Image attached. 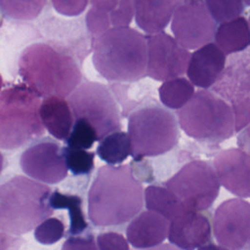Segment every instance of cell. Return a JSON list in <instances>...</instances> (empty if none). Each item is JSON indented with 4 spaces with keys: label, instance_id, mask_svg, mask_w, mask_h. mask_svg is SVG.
Returning <instances> with one entry per match:
<instances>
[{
    "label": "cell",
    "instance_id": "cell-22",
    "mask_svg": "<svg viewBox=\"0 0 250 250\" xmlns=\"http://www.w3.org/2000/svg\"><path fill=\"white\" fill-rule=\"evenodd\" d=\"M215 44L227 56L245 50L250 42L249 22L244 17L220 23L214 34Z\"/></svg>",
    "mask_w": 250,
    "mask_h": 250
},
{
    "label": "cell",
    "instance_id": "cell-7",
    "mask_svg": "<svg viewBox=\"0 0 250 250\" xmlns=\"http://www.w3.org/2000/svg\"><path fill=\"white\" fill-rule=\"evenodd\" d=\"M131 155L135 161L158 156L171 150L180 138L175 115L158 105H146L133 111L128 119Z\"/></svg>",
    "mask_w": 250,
    "mask_h": 250
},
{
    "label": "cell",
    "instance_id": "cell-12",
    "mask_svg": "<svg viewBox=\"0 0 250 250\" xmlns=\"http://www.w3.org/2000/svg\"><path fill=\"white\" fill-rule=\"evenodd\" d=\"M213 232L219 244L229 250H249V202L241 198L223 201L215 210Z\"/></svg>",
    "mask_w": 250,
    "mask_h": 250
},
{
    "label": "cell",
    "instance_id": "cell-34",
    "mask_svg": "<svg viewBox=\"0 0 250 250\" xmlns=\"http://www.w3.org/2000/svg\"><path fill=\"white\" fill-rule=\"evenodd\" d=\"M62 250H98L92 235L69 236L62 246Z\"/></svg>",
    "mask_w": 250,
    "mask_h": 250
},
{
    "label": "cell",
    "instance_id": "cell-37",
    "mask_svg": "<svg viewBox=\"0 0 250 250\" xmlns=\"http://www.w3.org/2000/svg\"><path fill=\"white\" fill-rule=\"evenodd\" d=\"M198 250H229V249H227L221 245H215V244L209 243V244H205V245L199 247Z\"/></svg>",
    "mask_w": 250,
    "mask_h": 250
},
{
    "label": "cell",
    "instance_id": "cell-15",
    "mask_svg": "<svg viewBox=\"0 0 250 250\" xmlns=\"http://www.w3.org/2000/svg\"><path fill=\"white\" fill-rule=\"evenodd\" d=\"M167 236L181 250H194L210 241L211 225L203 214L183 210L169 221Z\"/></svg>",
    "mask_w": 250,
    "mask_h": 250
},
{
    "label": "cell",
    "instance_id": "cell-28",
    "mask_svg": "<svg viewBox=\"0 0 250 250\" xmlns=\"http://www.w3.org/2000/svg\"><path fill=\"white\" fill-rule=\"evenodd\" d=\"M62 155L67 170L74 176L90 175L95 167V153L86 149L71 148L64 146L62 148Z\"/></svg>",
    "mask_w": 250,
    "mask_h": 250
},
{
    "label": "cell",
    "instance_id": "cell-1",
    "mask_svg": "<svg viewBox=\"0 0 250 250\" xmlns=\"http://www.w3.org/2000/svg\"><path fill=\"white\" fill-rule=\"evenodd\" d=\"M144 207V188L131 165H104L88 192V217L96 227L120 226Z\"/></svg>",
    "mask_w": 250,
    "mask_h": 250
},
{
    "label": "cell",
    "instance_id": "cell-4",
    "mask_svg": "<svg viewBox=\"0 0 250 250\" xmlns=\"http://www.w3.org/2000/svg\"><path fill=\"white\" fill-rule=\"evenodd\" d=\"M51 188L24 176L0 185V229L23 234L53 214L49 205Z\"/></svg>",
    "mask_w": 250,
    "mask_h": 250
},
{
    "label": "cell",
    "instance_id": "cell-38",
    "mask_svg": "<svg viewBox=\"0 0 250 250\" xmlns=\"http://www.w3.org/2000/svg\"><path fill=\"white\" fill-rule=\"evenodd\" d=\"M3 165H4V158H3L2 153L0 152V174H1L2 169H3Z\"/></svg>",
    "mask_w": 250,
    "mask_h": 250
},
{
    "label": "cell",
    "instance_id": "cell-39",
    "mask_svg": "<svg viewBox=\"0 0 250 250\" xmlns=\"http://www.w3.org/2000/svg\"><path fill=\"white\" fill-rule=\"evenodd\" d=\"M2 86H3V79H2V76H1V74H0V91H1Z\"/></svg>",
    "mask_w": 250,
    "mask_h": 250
},
{
    "label": "cell",
    "instance_id": "cell-8",
    "mask_svg": "<svg viewBox=\"0 0 250 250\" xmlns=\"http://www.w3.org/2000/svg\"><path fill=\"white\" fill-rule=\"evenodd\" d=\"M74 119L82 118L94 128L98 141L120 131L121 117L117 102L108 87L99 82H83L66 101Z\"/></svg>",
    "mask_w": 250,
    "mask_h": 250
},
{
    "label": "cell",
    "instance_id": "cell-32",
    "mask_svg": "<svg viewBox=\"0 0 250 250\" xmlns=\"http://www.w3.org/2000/svg\"><path fill=\"white\" fill-rule=\"evenodd\" d=\"M97 244L98 250H130L125 237L114 231L100 233L97 237Z\"/></svg>",
    "mask_w": 250,
    "mask_h": 250
},
{
    "label": "cell",
    "instance_id": "cell-35",
    "mask_svg": "<svg viewBox=\"0 0 250 250\" xmlns=\"http://www.w3.org/2000/svg\"><path fill=\"white\" fill-rule=\"evenodd\" d=\"M19 240L0 232V250H18Z\"/></svg>",
    "mask_w": 250,
    "mask_h": 250
},
{
    "label": "cell",
    "instance_id": "cell-27",
    "mask_svg": "<svg viewBox=\"0 0 250 250\" xmlns=\"http://www.w3.org/2000/svg\"><path fill=\"white\" fill-rule=\"evenodd\" d=\"M45 3L46 0H0V7L13 19L30 21L41 13Z\"/></svg>",
    "mask_w": 250,
    "mask_h": 250
},
{
    "label": "cell",
    "instance_id": "cell-10",
    "mask_svg": "<svg viewBox=\"0 0 250 250\" xmlns=\"http://www.w3.org/2000/svg\"><path fill=\"white\" fill-rule=\"evenodd\" d=\"M171 30L181 46L197 49L212 42L216 22L203 0H180L172 16Z\"/></svg>",
    "mask_w": 250,
    "mask_h": 250
},
{
    "label": "cell",
    "instance_id": "cell-17",
    "mask_svg": "<svg viewBox=\"0 0 250 250\" xmlns=\"http://www.w3.org/2000/svg\"><path fill=\"white\" fill-rule=\"evenodd\" d=\"M226 55L213 42L197 48L192 54L187 67L188 81L201 89L212 87L226 66Z\"/></svg>",
    "mask_w": 250,
    "mask_h": 250
},
{
    "label": "cell",
    "instance_id": "cell-24",
    "mask_svg": "<svg viewBox=\"0 0 250 250\" xmlns=\"http://www.w3.org/2000/svg\"><path fill=\"white\" fill-rule=\"evenodd\" d=\"M144 201L147 210L155 212L170 221L179 212L186 210L179 199L166 187L151 185L144 191Z\"/></svg>",
    "mask_w": 250,
    "mask_h": 250
},
{
    "label": "cell",
    "instance_id": "cell-11",
    "mask_svg": "<svg viewBox=\"0 0 250 250\" xmlns=\"http://www.w3.org/2000/svg\"><path fill=\"white\" fill-rule=\"evenodd\" d=\"M146 75L157 81L180 77L187 70L190 58L188 50L164 31L146 36Z\"/></svg>",
    "mask_w": 250,
    "mask_h": 250
},
{
    "label": "cell",
    "instance_id": "cell-20",
    "mask_svg": "<svg viewBox=\"0 0 250 250\" xmlns=\"http://www.w3.org/2000/svg\"><path fill=\"white\" fill-rule=\"evenodd\" d=\"M248 59H236L224 68L214 86V92L231 104L249 99Z\"/></svg>",
    "mask_w": 250,
    "mask_h": 250
},
{
    "label": "cell",
    "instance_id": "cell-29",
    "mask_svg": "<svg viewBox=\"0 0 250 250\" xmlns=\"http://www.w3.org/2000/svg\"><path fill=\"white\" fill-rule=\"evenodd\" d=\"M215 22L222 23L239 17L244 10L243 0H204Z\"/></svg>",
    "mask_w": 250,
    "mask_h": 250
},
{
    "label": "cell",
    "instance_id": "cell-16",
    "mask_svg": "<svg viewBox=\"0 0 250 250\" xmlns=\"http://www.w3.org/2000/svg\"><path fill=\"white\" fill-rule=\"evenodd\" d=\"M91 8L86 15V25L94 38L116 27L131 22L134 11L132 0H90Z\"/></svg>",
    "mask_w": 250,
    "mask_h": 250
},
{
    "label": "cell",
    "instance_id": "cell-18",
    "mask_svg": "<svg viewBox=\"0 0 250 250\" xmlns=\"http://www.w3.org/2000/svg\"><path fill=\"white\" fill-rule=\"evenodd\" d=\"M169 221L152 211L140 212L126 229L128 241L137 249L161 244L168 235Z\"/></svg>",
    "mask_w": 250,
    "mask_h": 250
},
{
    "label": "cell",
    "instance_id": "cell-2",
    "mask_svg": "<svg viewBox=\"0 0 250 250\" xmlns=\"http://www.w3.org/2000/svg\"><path fill=\"white\" fill-rule=\"evenodd\" d=\"M19 72L25 85L44 99L68 97L82 79L74 59L45 43H35L23 50Z\"/></svg>",
    "mask_w": 250,
    "mask_h": 250
},
{
    "label": "cell",
    "instance_id": "cell-36",
    "mask_svg": "<svg viewBox=\"0 0 250 250\" xmlns=\"http://www.w3.org/2000/svg\"><path fill=\"white\" fill-rule=\"evenodd\" d=\"M137 250H181L180 248L176 247L173 244H169V243H164V244H159L156 245L154 247H150V248H146V249H137Z\"/></svg>",
    "mask_w": 250,
    "mask_h": 250
},
{
    "label": "cell",
    "instance_id": "cell-6",
    "mask_svg": "<svg viewBox=\"0 0 250 250\" xmlns=\"http://www.w3.org/2000/svg\"><path fill=\"white\" fill-rule=\"evenodd\" d=\"M177 113L181 129L200 143L217 145L232 137L235 132L230 105L204 89L195 92Z\"/></svg>",
    "mask_w": 250,
    "mask_h": 250
},
{
    "label": "cell",
    "instance_id": "cell-40",
    "mask_svg": "<svg viewBox=\"0 0 250 250\" xmlns=\"http://www.w3.org/2000/svg\"><path fill=\"white\" fill-rule=\"evenodd\" d=\"M243 2H244V4H245V6H248V5H249V0H243Z\"/></svg>",
    "mask_w": 250,
    "mask_h": 250
},
{
    "label": "cell",
    "instance_id": "cell-30",
    "mask_svg": "<svg viewBox=\"0 0 250 250\" xmlns=\"http://www.w3.org/2000/svg\"><path fill=\"white\" fill-rule=\"evenodd\" d=\"M65 141L68 147L88 149L98 141V137L90 123L82 118H77L74 120L71 131Z\"/></svg>",
    "mask_w": 250,
    "mask_h": 250
},
{
    "label": "cell",
    "instance_id": "cell-21",
    "mask_svg": "<svg viewBox=\"0 0 250 250\" xmlns=\"http://www.w3.org/2000/svg\"><path fill=\"white\" fill-rule=\"evenodd\" d=\"M41 122L48 132L60 141H65L74 123L67 102L62 98H45L39 106Z\"/></svg>",
    "mask_w": 250,
    "mask_h": 250
},
{
    "label": "cell",
    "instance_id": "cell-13",
    "mask_svg": "<svg viewBox=\"0 0 250 250\" xmlns=\"http://www.w3.org/2000/svg\"><path fill=\"white\" fill-rule=\"evenodd\" d=\"M21 170L30 178L54 185L67 176V167L60 145L44 140L28 146L20 159Z\"/></svg>",
    "mask_w": 250,
    "mask_h": 250
},
{
    "label": "cell",
    "instance_id": "cell-9",
    "mask_svg": "<svg viewBox=\"0 0 250 250\" xmlns=\"http://www.w3.org/2000/svg\"><path fill=\"white\" fill-rule=\"evenodd\" d=\"M165 187L186 210L196 212L210 208L220 191V183L212 165L199 159L185 164L166 181Z\"/></svg>",
    "mask_w": 250,
    "mask_h": 250
},
{
    "label": "cell",
    "instance_id": "cell-5",
    "mask_svg": "<svg viewBox=\"0 0 250 250\" xmlns=\"http://www.w3.org/2000/svg\"><path fill=\"white\" fill-rule=\"evenodd\" d=\"M40 97L25 84L0 92V147L15 149L44 134Z\"/></svg>",
    "mask_w": 250,
    "mask_h": 250
},
{
    "label": "cell",
    "instance_id": "cell-3",
    "mask_svg": "<svg viewBox=\"0 0 250 250\" xmlns=\"http://www.w3.org/2000/svg\"><path fill=\"white\" fill-rule=\"evenodd\" d=\"M93 64L109 82H134L146 75V40L137 29L111 28L94 38Z\"/></svg>",
    "mask_w": 250,
    "mask_h": 250
},
{
    "label": "cell",
    "instance_id": "cell-14",
    "mask_svg": "<svg viewBox=\"0 0 250 250\" xmlns=\"http://www.w3.org/2000/svg\"><path fill=\"white\" fill-rule=\"evenodd\" d=\"M217 179L232 194L248 198L250 195V158L240 148L221 150L213 160Z\"/></svg>",
    "mask_w": 250,
    "mask_h": 250
},
{
    "label": "cell",
    "instance_id": "cell-19",
    "mask_svg": "<svg viewBox=\"0 0 250 250\" xmlns=\"http://www.w3.org/2000/svg\"><path fill=\"white\" fill-rule=\"evenodd\" d=\"M180 0H132L136 23L147 34L163 31Z\"/></svg>",
    "mask_w": 250,
    "mask_h": 250
},
{
    "label": "cell",
    "instance_id": "cell-23",
    "mask_svg": "<svg viewBox=\"0 0 250 250\" xmlns=\"http://www.w3.org/2000/svg\"><path fill=\"white\" fill-rule=\"evenodd\" d=\"M49 205L55 209H67L69 216L68 233L79 235L88 228L85 215L82 209V199L78 195L62 193L55 189L49 196Z\"/></svg>",
    "mask_w": 250,
    "mask_h": 250
},
{
    "label": "cell",
    "instance_id": "cell-33",
    "mask_svg": "<svg viewBox=\"0 0 250 250\" xmlns=\"http://www.w3.org/2000/svg\"><path fill=\"white\" fill-rule=\"evenodd\" d=\"M89 0H52L55 10L64 16L74 17L82 14Z\"/></svg>",
    "mask_w": 250,
    "mask_h": 250
},
{
    "label": "cell",
    "instance_id": "cell-31",
    "mask_svg": "<svg viewBox=\"0 0 250 250\" xmlns=\"http://www.w3.org/2000/svg\"><path fill=\"white\" fill-rule=\"evenodd\" d=\"M64 235V225L58 218H47L41 222L34 230L37 242L51 245L58 242Z\"/></svg>",
    "mask_w": 250,
    "mask_h": 250
},
{
    "label": "cell",
    "instance_id": "cell-25",
    "mask_svg": "<svg viewBox=\"0 0 250 250\" xmlns=\"http://www.w3.org/2000/svg\"><path fill=\"white\" fill-rule=\"evenodd\" d=\"M97 154L109 165L122 163L131 154L128 134L123 131H116L106 135L100 141Z\"/></svg>",
    "mask_w": 250,
    "mask_h": 250
},
{
    "label": "cell",
    "instance_id": "cell-26",
    "mask_svg": "<svg viewBox=\"0 0 250 250\" xmlns=\"http://www.w3.org/2000/svg\"><path fill=\"white\" fill-rule=\"evenodd\" d=\"M160 102L168 108H182L193 96V85L184 77L164 81L158 88Z\"/></svg>",
    "mask_w": 250,
    "mask_h": 250
}]
</instances>
